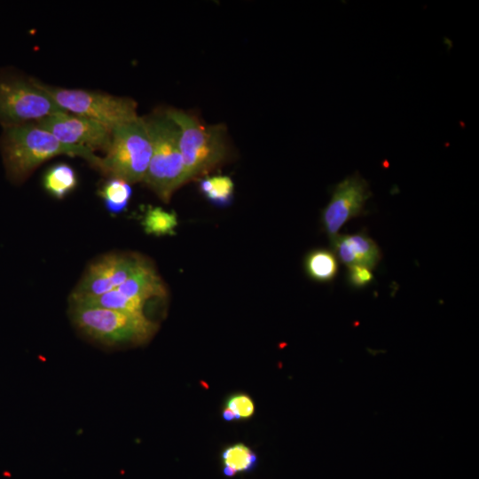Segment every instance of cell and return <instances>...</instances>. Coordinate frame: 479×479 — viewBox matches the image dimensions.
Instances as JSON below:
<instances>
[{
  "mask_svg": "<svg viewBox=\"0 0 479 479\" xmlns=\"http://www.w3.org/2000/svg\"><path fill=\"white\" fill-rule=\"evenodd\" d=\"M0 149L6 176L16 185L23 183L44 161L59 156H79L100 169L101 157L95 152L65 144L35 122L4 127Z\"/></svg>",
  "mask_w": 479,
  "mask_h": 479,
  "instance_id": "6da1fadb",
  "label": "cell"
},
{
  "mask_svg": "<svg viewBox=\"0 0 479 479\" xmlns=\"http://www.w3.org/2000/svg\"><path fill=\"white\" fill-rule=\"evenodd\" d=\"M152 141V156L144 183L164 202L187 182L179 147V129L165 110L144 117Z\"/></svg>",
  "mask_w": 479,
  "mask_h": 479,
  "instance_id": "7a4b0ae2",
  "label": "cell"
},
{
  "mask_svg": "<svg viewBox=\"0 0 479 479\" xmlns=\"http://www.w3.org/2000/svg\"><path fill=\"white\" fill-rule=\"evenodd\" d=\"M69 317L77 330L106 346L141 344L156 331L144 313L70 303Z\"/></svg>",
  "mask_w": 479,
  "mask_h": 479,
  "instance_id": "3957f363",
  "label": "cell"
},
{
  "mask_svg": "<svg viewBox=\"0 0 479 479\" xmlns=\"http://www.w3.org/2000/svg\"><path fill=\"white\" fill-rule=\"evenodd\" d=\"M165 112L179 129V147L187 182L210 171L225 160L228 146L223 125H205L178 109L170 108Z\"/></svg>",
  "mask_w": 479,
  "mask_h": 479,
  "instance_id": "277c9868",
  "label": "cell"
},
{
  "mask_svg": "<svg viewBox=\"0 0 479 479\" xmlns=\"http://www.w3.org/2000/svg\"><path fill=\"white\" fill-rule=\"evenodd\" d=\"M100 169L129 184L143 182L152 156V141L144 117L114 128Z\"/></svg>",
  "mask_w": 479,
  "mask_h": 479,
  "instance_id": "5b68a950",
  "label": "cell"
},
{
  "mask_svg": "<svg viewBox=\"0 0 479 479\" xmlns=\"http://www.w3.org/2000/svg\"><path fill=\"white\" fill-rule=\"evenodd\" d=\"M40 87L64 111L99 122L112 130L137 119V102L101 91L57 87L37 80Z\"/></svg>",
  "mask_w": 479,
  "mask_h": 479,
  "instance_id": "8992f818",
  "label": "cell"
},
{
  "mask_svg": "<svg viewBox=\"0 0 479 479\" xmlns=\"http://www.w3.org/2000/svg\"><path fill=\"white\" fill-rule=\"evenodd\" d=\"M65 112L40 87L36 79L0 74V123L3 127L36 122Z\"/></svg>",
  "mask_w": 479,
  "mask_h": 479,
  "instance_id": "52a82bcc",
  "label": "cell"
},
{
  "mask_svg": "<svg viewBox=\"0 0 479 479\" xmlns=\"http://www.w3.org/2000/svg\"><path fill=\"white\" fill-rule=\"evenodd\" d=\"M144 259L135 255L111 253L92 262L70 295V301L98 296L116 289Z\"/></svg>",
  "mask_w": 479,
  "mask_h": 479,
  "instance_id": "ba28073f",
  "label": "cell"
},
{
  "mask_svg": "<svg viewBox=\"0 0 479 479\" xmlns=\"http://www.w3.org/2000/svg\"><path fill=\"white\" fill-rule=\"evenodd\" d=\"M371 195L367 181L358 173L345 177L334 187L331 199L321 213V223L330 240L347 222L364 214Z\"/></svg>",
  "mask_w": 479,
  "mask_h": 479,
  "instance_id": "9c48e42d",
  "label": "cell"
},
{
  "mask_svg": "<svg viewBox=\"0 0 479 479\" xmlns=\"http://www.w3.org/2000/svg\"><path fill=\"white\" fill-rule=\"evenodd\" d=\"M65 144L82 146L93 152L107 151L112 130L86 117L69 112H60L36 122Z\"/></svg>",
  "mask_w": 479,
  "mask_h": 479,
  "instance_id": "30bf717a",
  "label": "cell"
},
{
  "mask_svg": "<svg viewBox=\"0 0 479 479\" xmlns=\"http://www.w3.org/2000/svg\"><path fill=\"white\" fill-rule=\"evenodd\" d=\"M330 245L337 260L347 267L363 265L373 270L381 259L380 247L365 232L338 234Z\"/></svg>",
  "mask_w": 479,
  "mask_h": 479,
  "instance_id": "8fae6325",
  "label": "cell"
},
{
  "mask_svg": "<svg viewBox=\"0 0 479 479\" xmlns=\"http://www.w3.org/2000/svg\"><path fill=\"white\" fill-rule=\"evenodd\" d=\"M122 294L147 302L153 297L166 295V288L153 267L145 260L117 288Z\"/></svg>",
  "mask_w": 479,
  "mask_h": 479,
  "instance_id": "7c38bea8",
  "label": "cell"
},
{
  "mask_svg": "<svg viewBox=\"0 0 479 479\" xmlns=\"http://www.w3.org/2000/svg\"><path fill=\"white\" fill-rule=\"evenodd\" d=\"M307 276L320 283L331 282L338 272V260L333 251L318 248L310 251L303 262Z\"/></svg>",
  "mask_w": 479,
  "mask_h": 479,
  "instance_id": "4fadbf2b",
  "label": "cell"
},
{
  "mask_svg": "<svg viewBox=\"0 0 479 479\" xmlns=\"http://www.w3.org/2000/svg\"><path fill=\"white\" fill-rule=\"evenodd\" d=\"M145 302H146L139 298L129 297L119 292L117 289H114L98 296L70 301V303H78L132 313H144Z\"/></svg>",
  "mask_w": 479,
  "mask_h": 479,
  "instance_id": "5bb4252c",
  "label": "cell"
},
{
  "mask_svg": "<svg viewBox=\"0 0 479 479\" xmlns=\"http://www.w3.org/2000/svg\"><path fill=\"white\" fill-rule=\"evenodd\" d=\"M43 184L49 194L62 199L76 187L77 176L70 165L58 163L47 169Z\"/></svg>",
  "mask_w": 479,
  "mask_h": 479,
  "instance_id": "9a60e30c",
  "label": "cell"
},
{
  "mask_svg": "<svg viewBox=\"0 0 479 479\" xmlns=\"http://www.w3.org/2000/svg\"><path fill=\"white\" fill-rule=\"evenodd\" d=\"M99 194L106 208L112 213H119L126 208L132 194L130 184L126 181L110 177L104 183Z\"/></svg>",
  "mask_w": 479,
  "mask_h": 479,
  "instance_id": "2e32d148",
  "label": "cell"
},
{
  "mask_svg": "<svg viewBox=\"0 0 479 479\" xmlns=\"http://www.w3.org/2000/svg\"><path fill=\"white\" fill-rule=\"evenodd\" d=\"M177 224L174 211L165 210L160 207L149 208L142 220L145 232L155 236L174 234Z\"/></svg>",
  "mask_w": 479,
  "mask_h": 479,
  "instance_id": "e0dca14e",
  "label": "cell"
},
{
  "mask_svg": "<svg viewBox=\"0 0 479 479\" xmlns=\"http://www.w3.org/2000/svg\"><path fill=\"white\" fill-rule=\"evenodd\" d=\"M200 190L211 203L225 206L232 200L234 184L227 176H215L202 179Z\"/></svg>",
  "mask_w": 479,
  "mask_h": 479,
  "instance_id": "ac0fdd59",
  "label": "cell"
},
{
  "mask_svg": "<svg viewBox=\"0 0 479 479\" xmlns=\"http://www.w3.org/2000/svg\"><path fill=\"white\" fill-rule=\"evenodd\" d=\"M224 467L237 473L248 472L257 463L256 454L244 444H235L228 446L222 453Z\"/></svg>",
  "mask_w": 479,
  "mask_h": 479,
  "instance_id": "d6986e66",
  "label": "cell"
},
{
  "mask_svg": "<svg viewBox=\"0 0 479 479\" xmlns=\"http://www.w3.org/2000/svg\"><path fill=\"white\" fill-rule=\"evenodd\" d=\"M225 407L233 412L235 420L248 419L255 412V404L252 398L241 393L230 397L226 400Z\"/></svg>",
  "mask_w": 479,
  "mask_h": 479,
  "instance_id": "ffe728a7",
  "label": "cell"
},
{
  "mask_svg": "<svg viewBox=\"0 0 479 479\" xmlns=\"http://www.w3.org/2000/svg\"><path fill=\"white\" fill-rule=\"evenodd\" d=\"M347 268V282L353 288H363L371 284L374 279L373 270L365 266L352 265Z\"/></svg>",
  "mask_w": 479,
  "mask_h": 479,
  "instance_id": "44dd1931",
  "label": "cell"
},
{
  "mask_svg": "<svg viewBox=\"0 0 479 479\" xmlns=\"http://www.w3.org/2000/svg\"><path fill=\"white\" fill-rule=\"evenodd\" d=\"M223 418L227 421H231L235 420V415L230 409L225 407L223 411Z\"/></svg>",
  "mask_w": 479,
  "mask_h": 479,
  "instance_id": "7402d4cb",
  "label": "cell"
}]
</instances>
